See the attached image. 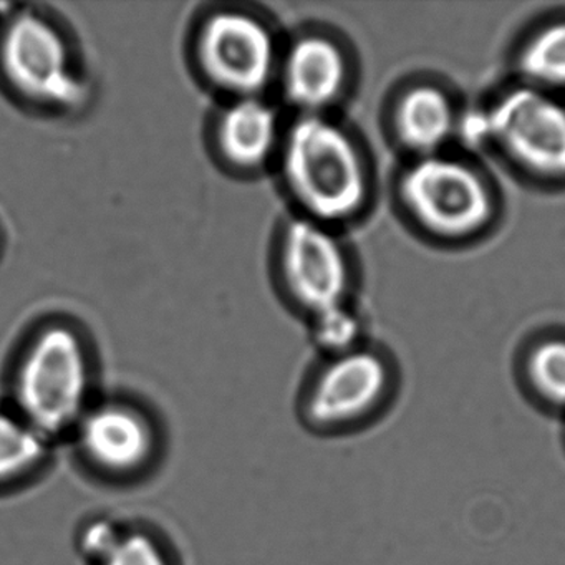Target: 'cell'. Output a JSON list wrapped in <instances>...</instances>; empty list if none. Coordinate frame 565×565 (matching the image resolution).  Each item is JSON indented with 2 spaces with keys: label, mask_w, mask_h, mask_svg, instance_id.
<instances>
[{
  "label": "cell",
  "mask_w": 565,
  "mask_h": 565,
  "mask_svg": "<svg viewBox=\"0 0 565 565\" xmlns=\"http://www.w3.org/2000/svg\"><path fill=\"white\" fill-rule=\"evenodd\" d=\"M284 178L317 223L350 220L365 206L369 173L355 141L340 125L303 115L287 134Z\"/></svg>",
  "instance_id": "1"
},
{
  "label": "cell",
  "mask_w": 565,
  "mask_h": 565,
  "mask_svg": "<svg viewBox=\"0 0 565 565\" xmlns=\"http://www.w3.org/2000/svg\"><path fill=\"white\" fill-rule=\"evenodd\" d=\"M94 373L81 337L51 326L24 350L11 382L9 405L57 445L71 438L94 405Z\"/></svg>",
  "instance_id": "2"
},
{
  "label": "cell",
  "mask_w": 565,
  "mask_h": 565,
  "mask_svg": "<svg viewBox=\"0 0 565 565\" xmlns=\"http://www.w3.org/2000/svg\"><path fill=\"white\" fill-rule=\"evenodd\" d=\"M398 191L409 216L423 230L446 239L479 233L494 211L491 190L479 171L441 153L409 163Z\"/></svg>",
  "instance_id": "3"
},
{
  "label": "cell",
  "mask_w": 565,
  "mask_h": 565,
  "mask_svg": "<svg viewBox=\"0 0 565 565\" xmlns=\"http://www.w3.org/2000/svg\"><path fill=\"white\" fill-rule=\"evenodd\" d=\"M484 137L525 173L565 178V105L552 92L519 85L481 118Z\"/></svg>",
  "instance_id": "4"
},
{
  "label": "cell",
  "mask_w": 565,
  "mask_h": 565,
  "mask_svg": "<svg viewBox=\"0 0 565 565\" xmlns=\"http://www.w3.org/2000/svg\"><path fill=\"white\" fill-rule=\"evenodd\" d=\"M85 466L102 478L130 481L150 471L160 433L148 412L125 399L94 402L71 435Z\"/></svg>",
  "instance_id": "5"
},
{
  "label": "cell",
  "mask_w": 565,
  "mask_h": 565,
  "mask_svg": "<svg viewBox=\"0 0 565 565\" xmlns=\"http://www.w3.org/2000/svg\"><path fill=\"white\" fill-rule=\"evenodd\" d=\"M0 67L24 97L71 107L82 98L81 82L61 32L41 15L12 19L0 39Z\"/></svg>",
  "instance_id": "6"
},
{
  "label": "cell",
  "mask_w": 565,
  "mask_h": 565,
  "mask_svg": "<svg viewBox=\"0 0 565 565\" xmlns=\"http://www.w3.org/2000/svg\"><path fill=\"white\" fill-rule=\"evenodd\" d=\"M390 383L388 365L372 350L330 356L303 398V419L319 431L359 425L385 402Z\"/></svg>",
  "instance_id": "7"
},
{
  "label": "cell",
  "mask_w": 565,
  "mask_h": 565,
  "mask_svg": "<svg viewBox=\"0 0 565 565\" xmlns=\"http://www.w3.org/2000/svg\"><path fill=\"white\" fill-rule=\"evenodd\" d=\"M196 51L207 78L241 98L263 90L277 67L269 29L243 12L211 15L198 35Z\"/></svg>",
  "instance_id": "8"
},
{
  "label": "cell",
  "mask_w": 565,
  "mask_h": 565,
  "mask_svg": "<svg viewBox=\"0 0 565 565\" xmlns=\"http://www.w3.org/2000/svg\"><path fill=\"white\" fill-rule=\"evenodd\" d=\"M280 266L287 289L313 317L345 306L349 263L326 224L313 220L290 223L284 233Z\"/></svg>",
  "instance_id": "9"
},
{
  "label": "cell",
  "mask_w": 565,
  "mask_h": 565,
  "mask_svg": "<svg viewBox=\"0 0 565 565\" xmlns=\"http://www.w3.org/2000/svg\"><path fill=\"white\" fill-rule=\"evenodd\" d=\"M280 72L287 98L306 115H320L345 87V55L330 39L306 35L294 42Z\"/></svg>",
  "instance_id": "10"
},
{
  "label": "cell",
  "mask_w": 565,
  "mask_h": 565,
  "mask_svg": "<svg viewBox=\"0 0 565 565\" xmlns=\"http://www.w3.org/2000/svg\"><path fill=\"white\" fill-rule=\"evenodd\" d=\"M396 137L416 157L441 153L455 135L456 114L445 92L419 85L406 92L395 108Z\"/></svg>",
  "instance_id": "11"
},
{
  "label": "cell",
  "mask_w": 565,
  "mask_h": 565,
  "mask_svg": "<svg viewBox=\"0 0 565 565\" xmlns=\"http://www.w3.org/2000/svg\"><path fill=\"white\" fill-rule=\"evenodd\" d=\"M276 111L256 97L239 98L221 115L217 143L221 153L239 168H256L277 145Z\"/></svg>",
  "instance_id": "12"
},
{
  "label": "cell",
  "mask_w": 565,
  "mask_h": 565,
  "mask_svg": "<svg viewBox=\"0 0 565 565\" xmlns=\"http://www.w3.org/2000/svg\"><path fill=\"white\" fill-rule=\"evenodd\" d=\"M54 448L55 443L18 409L0 403V494L15 491L41 475Z\"/></svg>",
  "instance_id": "13"
},
{
  "label": "cell",
  "mask_w": 565,
  "mask_h": 565,
  "mask_svg": "<svg viewBox=\"0 0 565 565\" xmlns=\"http://www.w3.org/2000/svg\"><path fill=\"white\" fill-rule=\"evenodd\" d=\"M519 71L532 87L565 88V21L545 25L529 38L519 54Z\"/></svg>",
  "instance_id": "14"
},
{
  "label": "cell",
  "mask_w": 565,
  "mask_h": 565,
  "mask_svg": "<svg viewBox=\"0 0 565 565\" xmlns=\"http://www.w3.org/2000/svg\"><path fill=\"white\" fill-rule=\"evenodd\" d=\"M525 375L542 402L565 412V339L537 343L525 360Z\"/></svg>",
  "instance_id": "15"
},
{
  "label": "cell",
  "mask_w": 565,
  "mask_h": 565,
  "mask_svg": "<svg viewBox=\"0 0 565 565\" xmlns=\"http://www.w3.org/2000/svg\"><path fill=\"white\" fill-rule=\"evenodd\" d=\"M98 565H174V562L158 535L128 525L120 544Z\"/></svg>",
  "instance_id": "16"
},
{
  "label": "cell",
  "mask_w": 565,
  "mask_h": 565,
  "mask_svg": "<svg viewBox=\"0 0 565 565\" xmlns=\"http://www.w3.org/2000/svg\"><path fill=\"white\" fill-rule=\"evenodd\" d=\"M313 337L330 356L342 355L359 349L360 323L347 306L337 307L313 319Z\"/></svg>",
  "instance_id": "17"
},
{
  "label": "cell",
  "mask_w": 565,
  "mask_h": 565,
  "mask_svg": "<svg viewBox=\"0 0 565 565\" xmlns=\"http://www.w3.org/2000/svg\"><path fill=\"white\" fill-rule=\"evenodd\" d=\"M128 525L110 515L87 519L77 532V551L92 565L104 562L120 544Z\"/></svg>",
  "instance_id": "18"
}]
</instances>
